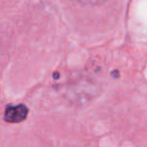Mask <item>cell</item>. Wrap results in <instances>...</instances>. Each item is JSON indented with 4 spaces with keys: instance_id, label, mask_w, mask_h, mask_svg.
<instances>
[{
    "instance_id": "1",
    "label": "cell",
    "mask_w": 147,
    "mask_h": 147,
    "mask_svg": "<svg viewBox=\"0 0 147 147\" xmlns=\"http://www.w3.org/2000/svg\"><path fill=\"white\" fill-rule=\"evenodd\" d=\"M28 114V109L25 105H9L6 107L4 112V120L8 123H19L22 122Z\"/></svg>"
},
{
    "instance_id": "2",
    "label": "cell",
    "mask_w": 147,
    "mask_h": 147,
    "mask_svg": "<svg viewBox=\"0 0 147 147\" xmlns=\"http://www.w3.org/2000/svg\"><path fill=\"white\" fill-rule=\"evenodd\" d=\"M77 1H79L80 3L85 5H98L105 2L106 0H77Z\"/></svg>"
}]
</instances>
